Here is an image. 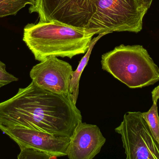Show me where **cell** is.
Returning a JSON list of instances; mask_svg holds the SVG:
<instances>
[{
  "label": "cell",
  "instance_id": "6da1fadb",
  "mask_svg": "<svg viewBox=\"0 0 159 159\" xmlns=\"http://www.w3.org/2000/svg\"><path fill=\"white\" fill-rule=\"evenodd\" d=\"M82 116L70 94L54 93L33 82L0 103V127L21 128L70 137Z\"/></svg>",
  "mask_w": 159,
  "mask_h": 159
},
{
  "label": "cell",
  "instance_id": "7a4b0ae2",
  "mask_svg": "<svg viewBox=\"0 0 159 159\" xmlns=\"http://www.w3.org/2000/svg\"><path fill=\"white\" fill-rule=\"evenodd\" d=\"M94 35L59 22H39L25 26L23 41L41 62L51 56L71 59L84 54Z\"/></svg>",
  "mask_w": 159,
  "mask_h": 159
},
{
  "label": "cell",
  "instance_id": "3957f363",
  "mask_svg": "<svg viewBox=\"0 0 159 159\" xmlns=\"http://www.w3.org/2000/svg\"><path fill=\"white\" fill-rule=\"evenodd\" d=\"M102 69L130 88H143L159 81V68L142 45L116 47L104 54Z\"/></svg>",
  "mask_w": 159,
  "mask_h": 159
},
{
  "label": "cell",
  "instance_id": "277c9868",
  "mask_svg": "<svg viewBox=\"0 0 159 159\" xmlns=\"http://www.w3.org/2000/svg\"><path fill=\"white\" fill-rule=\"evenodd\" d=\"M96 9L88 30L95 35L139 32L148 9L139 0H96Z\"/></svg>",
  "mask_w": 159,
  "mask_h": 159
},
{
  "label": "cell",
  "instance_id": "5b68a950",
  "mask_svg": "<svg viewBox=\"0 0 159 159\" xmlns=\"http://www.w3.org/2000/svg\"><path fill=\"white\" fill-rule=\"evenodd\" d=\"M96 0H35L30 13L39 15V22H59L89 32L96 12Z\"/></svg>",
  "mask_w": 159,
  "mask_h": 159
},
{
  "label": "cell",
  "instance_id": "8992f818",
  "mask_svg": "<svg viewBox=\"0 0 159 159\" xmlns=\"http://www.w3.org/2000/svg\"><path fill=\"white\" fill-rule=\"evenodd\" d=\"M115 131L120 134L127 159H159V144L141 112H128Z\"/></svg>",
  "mask_w": 159,
  "mask_h": 159
},
{
  "label": "cell",
  "instance_id": "52a82bcc",
  "mask_svg": "<svg viewBox=\"0 0 159 159\" xmlns=\"http://www.w3.org/2000/svg\"><path fill=\"white\" fill-rule=\"evenodd\" d=\"M73 70L67 62L56 56L48 57L30 72L32 82L40 88L59 94H70L69 87Z\"/></svg>",
  "mask_w": 159,
  "mask_h": 159
},
{
  "label": "cell",
  "instance_id": "ba28073f",
  "mask_svg": "<svg viewBox=\"0 0 159 159\" xmlns=\"http://www.w3.org/2000/svg\"><path fill=\"white\" fill-rule=\"evenodd\" d=\"M0 130L15 141L20 147L38 149L53 157L67 156L70 138L58 137L48 133L21 128L0 127Z\"/></svg>",
  "mask_w": 159,
  "mask_h": 159
},
{
  "label": "cell",
  "instance_id": "9c48e42d",
  "mask_svg": "<svg viewBox=\"0 0 159 159\" xmlns=\"http://www.w3.org/2000/svg\"><path fill=\"white\" fill-rule=\"evenodd\" d=\"M66 154L70 159H92L106 142L98 126L78 122L70 137Z\"/></svg>",
  "mask_w": 159,
  "mask_h": 159
},
{
  "label": "cell",
  "instance_id": "30bf717a",
  "mask_svg": "<svg viewBox=\"0 0 159 159\" xmlns=\"http://www.w3.org/2000/svg\"><path fill=\"white\" fill-rule=\"evenodd\" d=\"M107 34L109 33L107 32L102 33L99 34L98 36L95 37L91 40L90 44L88 51H87V53L80 62L79 65H78L76 70L73 72L71 77L70 81L69 91H70V94L71 97L74 102L75 104L77 103L78 95H79V83L80 76H81V74H82L84 68L88 64L93 48L96 42L100 38Z\"/></svg>",
  "mask_w": 159,
  "mask_h": 159
},
{
  "label": "cell",
  "instance_id": "8fae6325",
  "mask_svg": "<svg viewBox=\"0 0 159 159\" xmlns=\"http://www.w3.org/2000/svg\"><path fill=\"white\" fill-rule=\"evenodd\" d=\"M34 3L35 0H0V17L16 15L27 5Z\"/></svg>",
  "mask_w": 159,
  "mask_h": 159
},
{
  "label": "cell",
  "instance_id": "7c38bea8",
  "mask_svg": "<svg viewBox=\"0 0 159 159\" xmlns=\"http://www.w3.org/2000/svg\"><path fill=\"white\" fill-rule=\"evenodd\" d=\"M157 103L153 102L150 109L147 112L143 113V115L154 138L159 144V116Z\"/></svg>",
  "mask_w": 159,
  "mask_h": 159
},
{
  "label": "cell",
  "instance_id": "4fadbf2b",
  "mask_svg": "<svg viewBox=\"0 0 159 159\" xmlns=\"http://www.w3.org/2000/svg\"><path fill=\"white\" fill-rule=\"evenodd\" d=\"M18 155V159H49L57 158L46 152L30 147H21Z\"/></svg>",
  "mask_w": 159,
  "mask_h": 159
},
{
  "label": "cell",
  "instance_id": "5bb4252c",
  "mask_svg": "<svg viewBox=\"0 0 159 159\" xmlns=\"http://www.w3.org/2000/svg\"><path fill=\"white\" fill-rule=\"evenodd\" d=\"M6 65L0 60V88L13 82L18 80V78L6 70Z\"/></svg>",
  "mask_w": 159,
  "mask_h": 159
},
{
  "label": "cell",
  "instance_id": "9a60e30c",
  "mask_svg": "<svg viewBox=\"0 0 159 159\" xmlns=\"http://www.w3.org/2000/svg\"><path fill=\"white\" fill-rule=\"evenodd\" d=\"M151 94L153 102H157L158 100L159 99V85L152 91Z\"/></svg>",
  "mask_w": 159,
  "mask_h": 159
},
{
  "label": "cell",
  "instance_id": "2e32d148",
  "mask_svg": "<svg viewBox=\"0 0 159 159\" xmlns=\"http://www.w3.org/2000/svg\"><path fill=\"white\" fill-rule=\"evenodd\" d=\"M141 2L143 3L145 6L147 8L149 9V7L151 6V4H152L153 0H139Z\"/></svg>",
  "mask_w": 159,
  "mask_h": 159
}]
</instances>
